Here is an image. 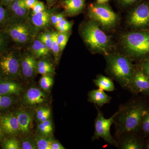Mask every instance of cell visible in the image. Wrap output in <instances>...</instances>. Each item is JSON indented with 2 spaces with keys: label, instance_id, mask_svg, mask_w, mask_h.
<instances>
[{
  "label": "cell",
  "instance_id": "obj_22",
  "mask_svg": "<svg viewBox=\"0 0 149 149\" xmlns=\"http://www.w3.org/2000/svg\"><path fill=\"white\" fill-rule=\"evenodd\" d=\"M31 49L34 55L38 58L47 56L50 52L45 45L39 39L34 40Z\"/></svg>",
  "mask_w": 149,
  "mask_h": 149
},
{
  "label": "cell",
  "instance_id": "obj_2",
  "mask_svg": "<svg viewBox=\"0 0 149 149\" xmlns=\"http://www.w3.org/2000/svg\"><path fill=\"white\" fill-rule=\"evenodd\" d=\"M105 58L109 74L122 87L127 88L134 72L131 58L117 54H108Z\"/></svg>",
  "mask_w": 149,
  "mask_h": 149
},
{
  "label": "cell",
  "instance_id": "obj_1",
  "mask_svg": "<svg viewBox=\"0 0 149 149\" xmlns=\"http://www.w3.org/2000/svg\"><path fill=\"white\" fill-rule=\"evenodd\" d=\"M146 108L141 102L130 103L120 107L114 118L116 132L118 136L126 132H137Z\"/></svg>",
  "mask_w": 149,
  "mask_h": 149
},
{
  "label": "cell",
  "instance_id": "obj_13",
  "mask_svg": "<svg viewBox=\"0 0 149 149\" xmlns=\"http://www.w3.org/2000/svg\"><path fill=\"white\" fill-rule=\"evenodd\" d=\"M37 63L35 58L30 54H25L20 58V71L25 78L33 77L37 71Z\"/></svg>",
  "mask_w": 149,
  "mask_h": 149
},
{
  "label": "cell",
  "instance_id": "obj_44",
  "mask_svg": "<svg viewBox=\"0 0 149 149\" xmlns=\"http://www.w3.org/2000/svg\"><path fill=\"white\" fill-rule=\"evenodd\" d=\"M4 4L6 5H10L15 0H1Z\"/></svg>",
  "mask_w": 149,
  "mask_h": 149
},
{
  "label": "cell",
  "instance_id": "obj_41",
  "mask_svg": "<svg viewBox=\"0 0 149 149\" xmlns=\"http://www.w3.org/2000/svg\"><path fill=\"white\" fill-rule=\"evenodd\" d=\"M65 148L58 141H54L51 145V149H65Z\"/></svg>",
  "mask_w": 149,
  "mask_h": 149
},
{
  "label": "cell",
  "instance_id": "obj_42",
  "mask_svg": "<svg viewBox=\"0 0 149 149\" xmlns=\"http://www.w3.org/2000/svg\"><path fill=\"white\" fill-rule=\"evenodd\" d=\"M58 15H52L51 17V22L52 24H53L54 26L55 27L56 25L58 24Z\"/></svg>",
  "mask_w": 149,
  "mask_h": 149
},
{
  "label": "cell",
  "instance_id": "obj_18",
  "mask_svg": "<svg viewBox=\"0 0 149 149\" xmlns=\"http://www.w3.org/2000/svg\"><path fill=\"white\" fill-rule=\"evenodd\" d=\"M63 5L67 15L74 16L83 10L85 6V0H64Z\"/></svg>",
  "mask_w": 149,
  "mask_h": 149
},
{
  "label": "cell",
  "instance_id": "obj_6",
  "mask_svg": "<svg viewBox=\"0 0 149 149\" xmlns=\"http://www.w3.org/2000/svg\"><path fill=\"white\" fill-rule=\"evenodd\" d=\"M97 111V115L95 120V132L92 140L95 141L100 138L103 139L107 143L115 147H118L117 141L111 136L110 132L111 127L114 122V118L117 111L109 118H105L101 111L96 106Z\"/></svg>",
  "mask_w": 149,
  "mask_h": 149
},
{
  "label": "cell",
  "instance_id": "obj_19",
  "mask_svg": "<svg viewBox=\"0 0 149 149\" xmlns=\"http://www.w3.org/2000/svg\"><path fill=\"white\" fill-rule=\"evenodd\" d=\"M15 114L19 125V132L23 134L29 133L32 121L31 116L27 112L23 111L17 112Z\"/></svg>",
  "mask_w": 149,
  "mask_h": 149
},
{
  "label": "cell",
  "instance_id": "obj_3",
  "mask_svg": "<svg viewBox=\"0 0 149 149\" xmlns=\"http://www.w3.org/2000/svg\"><path fill=\"white\" fill-rule=\"evenodd\" d=\"M93 20L85 22L81 28V36L86 45L94 53L109 54L110 41L109 37Z\"/></svg>",
  "mask_w": 149,
  "mask_h": 149
},
{
  "label": "cell",
  "instance_id": "obj_35",
  "mask_svg": "<svg viewBox=\"0 0 149 149\" xmlns=\"http://www.w3.org/2000/svg\"><path fill=\"white\" fill-rule=\"evenodd\" d=\"M21 148L22 149H37L36 141L33 139L26 138L22 141Z\"/></svg>",
  "mask_w": 149,
  "mask_h": 149
},
{
  "label": "cell",
  "instance_id": "obj_8",
  "mask_svg": "<svg viewBox=\"0 0 149 149\" xmlns=\"http://www.w3.org/2000/svg\"><path fill=\"white\" fill-rule=\"evenodd\" d=\"M22 21L11 24L8 29L7 32L15 42L23 45L32 40L34 33L32 27Z\"/></svg>",
  "mask_w": 149,
  "mask_h": 149
},
{
  "label": "cell",
  "instance_id": "obj_9",
  "mask_svg": "<svg viewBox=\"0 0 149 149\" xmlns=\"http://www.w3.org/2000/svg\"><path fill=\"white\" fill-rule=\"evenodd\" d=\"M128 24L135 28L149 26V3H142L130 11L127 18Z\"/></svg>",
  "mask_w": 149,
  "mask_h": 149
},
{
  "label": "cell",
  "instance_id": "obj_46",
  "mask_svg": "<svg viewBox=\"0 0 149 149\" xmlns=\"http://www.w3.org/2000/svg\"><path fill=\"white\" fill-rule=\"evenodd\" d=\"M109 0H97V2L99 3H106Z\"/></svg>",
  "mask_w": 149,
  "mask_h": 149
},
{
  "label": "cell",
  "instance_id": "obj_38",
  "mask_svg": "<svg viewBox=\"0 0 149 149\" xmlns=\"http://www.w3.org/2000/svg\"><path fill=\"white\" fill-rule=\"evenodd\" d=\"M120 5L123 6L127 7L132 5L138 2L141 0H117Z\"/></svg>",
  "mask_w": 149,
  "mask_h": 149
},
{
  "label": "cell",
  "instance_id": "obj_28",
  "mask_svg": "<svg viewBox=\"0 0 149 149\" xmlns=\"http://www.w3.org/2000/svg\"><path fill=\"white\" fill-rule=\"evenodd\" d=\"M53 78L50 74L42 75L40 78V86L44 91H49L53 86Z\"/></svg>",
  "mask_w": 149,
  "mask_h": 149
},
{
  "label": "cell",
  "instance_id": "obj_30",
  "mask_svg": "<svg viewBox=\"0 0 149 149\" xmlns=\"http://www.w3.org/2000/svg\"><path fill=\"white\" fill-rule=\"evenodd\" d=\"M58 32H53L52 33V51L56 60L58 61L59 57L61 51L57 41Z\"/></svg>",
  "mask_w": 149,
  "mask_h": 149
},
{
  "label": "cell",
  "instance_id": "obj_47",
  "mask_svg": "<svg viewBox=\"0 0 149 149\" xmlns=\"http://www.w3.org/2000/svg\"><path fill=\"white\" fill-rule=\"evenodd\" d=\"M47 3L49 5H52L54 2L55 0H46Z\"/></svg>",
  "mask_w": 149,
  "mask_h": 149
},
{
  "label": "cell",
  "instance_id": "obj_27",
  "mask_svg": "<svg viewBox=\"0 0 149 149\" xmlns=\"http://www.w3.org/2000/svg\"><path fill=\"white\" fill-rule=\"evenodd\" d=\"M15 102L13 96L6 95L0 94V110L8 109Z\"/></svg>",
  "mask_w": 149,
  "mask_h": 149
},
{
  "label": "cell",
  "instance_id": "obj_33",
  "mask_svg": "<svg viewBox=\"0 0 149 149\" xmlns=\"http://www.w3.org/2000/svg\"><path fill=\"white\" fill-rule=\"evenodd\" d=\"M38 39L45 45L50 52L52 51V33L45 32L43 33L39 36Z\"/></svg>",
  "mask_w": 149,
  "mask_h": 149
},
{
  "label": "cell",
  "instance_id": "obj_25",
  "mask_svg": "<svg viewBox=\"0 0 149 149\" xmlns=\"http://www.w3.org/2000/svg\"><path fill=\"white\" fill-rule=\"evenodd\" d=\"M47 137L42 135L37 136L35 139L37 149H51V145L53 140Z\"/></svg>",
  "mask_w": 149,
  "mask_h": 149
},
{
  "label": "cell",
  "instance_id": "obj_7",
  "mask_svg": "<svg viewBox=\"0 0 149 149\" xmlns=\"http://www.w3.org/2000/svg\"><path fill=\"white\" fill-rule=\"evenodd\" d=\"M20 58L15 51L0 54V78L15 79L20 71Z\"/></svg>",
  "mask_w": 149,
  "mask_h": 149
},
{
  "label": "cell",
  "instance_id": "obj_39",
  "mask_svg": "<svg viewBox=\"0 0 149 149\" xmlns=\"http://www.w3.org/2000/svg\"><path fill=\"white\" fill-rule=\"evenodd\" d=\"M7 16V13L5 8L0 4V23L5 20Z\"/></svg>",
  "mask_w": 149,
  "mask_h": 149
},
{
  "label": "cell",
  "instance_id": "obj_14",
  "mask_svg": "<svg viewBox=\"0 0 149 149\" xmlns=\"http://www.w3.org/2000/svg\"><path fill=\"white\" fill-rule=\"evenodd\" d=\"M52 12L46 9L41 12L32 13L31 20L34 27L37 29H42L47 28L51 22V17Z\"/></svg>",
  "mask_w": 149,
  "mask_h": 149
},
{
  "label": "cell",
  "instance_id": "obj_16",
  "mask_svg": "<svg viewBox=\"0 0 149 149\" xmlns=\"http://www.w3.org/2000/svg\"><path fill=\"white\" fill-rule=\"evenodd\" d=\"M46 94L40 89L32 88L28 89L25 94L24 100L29 105H35L43 103L46 101Z\"/></svg>",
  "mask_w": 149,
  "mask_h": 149
},
{
  "label": "cell",
  "instance_id": "obj_10",
  "mask_svg": "<svg viewBox=\"0 0 149 149\" xmlns=\"http://www.w3.org/2000/svg\"><path fill=\"white\" fill-rule=\"evenodd\" d=\"M127 88L133 93L149 95V78L141 68L134 70L133 77Z\"/></svg>",
  "mask_w": 149,
  "mask_h": 149
},
{
  "label": "cell",
  "instance_id": "obj_45",
  "mask_svg": "<svg viewBox=\"0 0 149 149\" xmlns=\"http://www.w3.org/2000/svg\"><path fill=\"white\" fill-rule=\"evenodd\" d=\"M3 130L2 128L1 125V122H0V142L2 140L3 136Z\"/></svg>",
  "mask_w": 149,
  "mask_h": 149
},
{
  "label": "cell",
  "instance_id": "obj_36",
  "mask_svg": "<svg viewBox=\"0 0 149 149\" xmlns=\"http://www.w3.org/2000/svg\"><path fill=\"white\" fill-rule=\"evenodd\" d=\"M32 9V13H36L42 12L45 10L46 9L44 3L38 1Z\"/></svg>",
  "mask_w": 149,
  "mask_h": 149
},
{
  "label": "cell",
  "instance_id": "obj_26",
  "mask_svg": "<svg viewBox=\"0 0 149 149\" xmlns=\"http://www.w3.org/2000/svg\"><path fill=\"white\" fill-rule=\"evenodd\" d=\"M2 148L3 149H20L21 145L19 141L15 138L5 139L2 143Z\"/></svg>",
  "mask_w": 149,
  "mask_h": 149
},
{
  "label": "cell",
  "instance_id": "obj_12",
  "mask_svg": "<svg viewBox=\"0 0 149 149\" xmlns=\"http://www.w3.org/2000/svg\"><path fill=\"white\" fill-rule=\"evenodd\" d=\"M134 132H126L121 134L118 147L123 149H142L143 148V142L139 138L133 135Z\"/></svg>",
  "mask_w": 149,
  "mask_h": 149
},
{
  "label": "cell",
  "instance_id": "obj_5",
  "mask_svg": "<svg viewBox=\"0 0 149 149\" xmlns=\"http://www.w3.org/2000/svg\"><path fill=\"white\" fill-rule=\"evenodd\" d=\"M88 15L91 20L106 29L114 27L118 21L117 14L105 3L91 4L88 8Z\"/></svg>",
  "mask_w": 149,
  "mask_h": 149
},
{
  "label": "cell",
  "instance_id": "obj_4",
  "mask_svg": "<svg viewBox=\"0 0 149 149\" xmlns=\"http://www.w3.org/2000/svg\"><path fill=\"white\" fill-rule=\"evenodd\" d=\"M121 42L130 58H149V32H129L123 36Z\"/></svg>",
  "mask_w": 149,
  "mask_h": 149
},
{
  "label": "cell",
  "instance_id": "obj_24",
  "mask_svg": "<svg viewBox=\"0 0 149 149\" xmlns=\"http://www.w3.org/2000/svg\"><path fill=\"white\" fill-rule=\"evenodd\" d=\"M37 128L38 131L42 135L46 136L50 135L53 131L52 123L49 119L40 123L38 125Z\"/></svg>",
  "mask_w": 149,
  "mask_h": 149
},
{
  "label": "cell",
  "instance_id": "obj_31",
  "mask_svg": "<svg viewBox=\"0 0 149 149\" xmlns=\"http://www.w3.org/2000/svg\"><path fill=\"white\" fill-rule=\"evenodd\" d=\"M51 114V111L49 109L42 107L39 109L37 111L36 116L37 120L41 123L49 119Z\"/></svg>",
  "mask_w": 149,
  "mask_h": 149
},
{
  "label": "cell",
  "instance_id": "obj_32",
  "mask_svg": "<svg viewBox=\"0 0 149 149\" xmlns=\"http://www.w3.org/2000/svg\"><path fill=\"white\" fill-rule=\"evenodd\" d=\"M70 33L68 32H58L57 41L59 46L61 52L63 51L66 45Z\"/></svg>",
  "mask_w": 149,
  "mask_h": 149
},
{
  "label": "cell",
  "instance_id": "obj_15",
  "mask_svg": "<svg viewBox=\"0 0 149 149\" xmlns=\"http://www.w3.org/2000/svg\"><path fill=\"white\" fill-rule=\"evenodd\" d=\"M21 85L11 79L0 78V94L14 96L21 93Z\"/></svg>",
  "mask_w": 149,
  "mask_h": 149
},
{
  "label": "cell",
  "instance_id": "obj_29",
  "mask_svg": "<svg viewBox=\"0 0 149 149\" xmlns=\"http://www.w3.org/2000/svg\"><path fill=\"white\" fill-rule=\"evenodd\" d=\"M141 128L144 135L149 136V107L146 108L142 118Z\"/></svg>",
  "mask_w": 149,
  "mask_h": 149
},
{
  "label": "cell",
  "instance_id": "obj_23",
  "mask_svg": "<svg viewBox=\"0 0 149 149\" xmlns=\"http://www.w3.org/2000/svg\"><path fill=\"white\" fill-rule=\"evenodd\" d=\"M37 71L42 75L50 74L54 72L52 65L45 61H41L37 62Z\"/></svg>",
  "mask_w": 149,
  "mask_h": 149
},
{
  "label": "cell",
  "instance_id": "obj_11",
  "mask_svg": "<svg viewBox=\"0 0 149 149\" xmlns=\"http://www.w3.org/2000/svg\"><path fill=\"white\" fill-rule=\"evenodd\" d=\"M0 122L3 132L7 135L13 136L19 132V125L15 114L9 113L1 116Z\"/></svg>",
  "mask_w": 149,
  "mask_h": 149
},
{
  "label": "cell",
  "instance_id": "obj_17",
  "mask_svg": "<svg viewBox=\"0 0 149 149\" xmlns=\"http://www.w3.org/2000/svg\"><path fill=\"white\" fill-rule=\"evenodd\" d=\"M88 101L97 104L98 106L102 107L105 104L109 103L111 97L108 95L104 91L99 88L92 90L88 93Z\"/></svg>",
  "mask_w": 149,
  "mask_h": 149
},
{
  "label": "cell",
  "instance_id": "obj_20",
  "mask_svg": "<svg viewBox=\"0 0 149 149\" xmlns=\"http://www.w3.org/2000/svg\"><path fill=\"white\" fill-rule=\"evenodd\" d=\"M10 8L17 18L22 20L27 18L29 9L25 6L24 0H15L10 4Z\"/></svg>",
  "mask_w": 149,
  "mask_h": 149
},
{
  "label": "cell",
  "instance_id": "obj_37",
  "mask_svg": "<svg viewBox=\"0 0 149 149\" xmlns=\"http://www.w3.org/2000/svg\"><path fill=\"white\" fill-rule=\"evenodd\" d=\"M141 68L144 73L149 78V58L143 60Z\"/></svg>",
  "mask_w": 149,
  "mask_h": 149
},
{
  "label": "cell",
  "instance_id": "obj_40",
  "mask_svg": "<svg viewBox=\"0 0 149 149\" xmlns=\"http://www.w3.org/2000/svg\"><path fill=\"white\" fill-rule=\"evenodd\" d=\"M24 3L27 8L30 9L33 8L38 0H24Z\"/></svg>",
  "mask_w": 149,
  "mask_h": 149
},
{
  "label": "cell",
  "instance_id": "obj_34",
  "mask_svg": "<svg viewBox=\"0 0 149 149\" xmlns=\"http://www.w3.org/2000/svg\"><path fill=\"white\" fill-rule=\"evenodd\" d=\"M72 24L69 21L64 19L55 26L59 32H68L72 28Z\"/></svg>",
  "mask_w": 149,
  "mask_h": 149
},
{
  "label": "cell",
  "instance_id": "obj_48",
  "mask_svg": "<svg viewBox=\"0 0 149 149\" xmlns=\"http://www.w3.org/2000/svg\"><path fill=\"white\" fill-rule=\"evenodd\" d=\"M145 148L146 149H149V140L146 143L145 145Z\"/></svg>",
  "mask_w": 149,
  "mask_h": 149
},
{
  "label": "cell",
  "instance_id": "obj_43",
  "mask_svg": "<svg viewBox=\"0 0 149 149\" xmlns=\"http://www.w3.org/2000/svg\"><path fill=\"white\" fill-rule=\"evenodd\" d=\"M5 44V40L2 35L0 34V54L2 53L3 47Z\"/></svg>",
  "mask_w": 149,
  "mask_h": 149
},
{
  "label": "cell",
  "instance_id": "obj_21",
  "mask_svg": "<svg viewBox=\"0 0 149 149\" xmlns=\"http://www.w3.org/2000/svg\"><path fill=\"white\" fill-rule=\"evenodd\" d=\"M94 83L100 89L107 92L114 91L115 88L114 83L109 77L100 74L94 80Z\"/></svg>",
  "mask_w": 149,
  "mask_h": 149
}]
</instances>
